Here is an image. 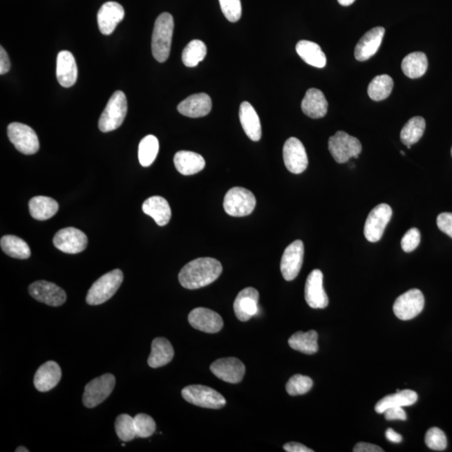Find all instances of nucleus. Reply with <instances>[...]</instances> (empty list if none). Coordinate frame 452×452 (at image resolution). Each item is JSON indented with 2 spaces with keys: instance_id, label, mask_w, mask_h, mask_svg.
<instances>
[{
  "instance_id": "nucleus-1",
  "label": "nucleus",
  "mask_w": 452,
  "mask_h": 452,
  "mask_svg": "<svg viewBox=\"0 0 452 452\" xmlns=\"http://www.w3.org/2000/svg\"><path fill=\"white\" fill-rule=\"evenodd\" d=\"M219 261L209 257L190 261L182 268L178 280L182 287L189 290L206 287L219 279L222 272Z\"/></svg>"
},
{
  "instance_id": "nucleus-2",
  "label": "nucleus",
  "mask_w": 452,
  "mask_h": 452,
  "mask_svg": "<svg viewBox=\"0 0 452 452\" xmlns=\"http://www.w3.org/2000/svg\"><path fill=\"white\" fill-rule=\"evenodd\" d=\"M174 22L171 15L162 13L154 23L152 53L158 62L167 61L171 50Z\"/></svg>"
},
{
  "instance_id": "nucleus-3",
  "label": "nucleus",
  "mask_w": 452,
  "mask_h": 452,
  "mask_svg": "<svg viewBox=\"0 0 452 452\" xmlns=\"http://www.w3.org/2000/svg\"><path fill=\"white\" fill-rule=\"evenodd\" d=\"M124 281V273L116 269L95 281L86 295V303L92 306L106 303L113 297Z\"/></svg>"
},
{
  "instance_id": "nucleus-4",
  "label": "nucleus",
  "mask_w": 452,
  "mask_h": 452,
  "mask_svg": "<svg viewBox=\"0 0 452 452\" xmlns=\"http://www.w3.org/2000/svg\"><path fill=\"white\" fill-rule=\"evenodd\" d=\"M128 113V102L122 91H117L110 97L106 109L103 111L98 126L102 133H109L116 130L124 122Z\"/></svg>"
},
{
  "instance_id": "nucleus-5",
  "label": "nucleus",
  "mask_w": 452,
  "mask_h": 452,
  "mask_svg": "<svg viewBox=\"0 0 452 452\" xmlns=\"http://www.w3.org/2000/svg\"><path fill=\"white\" fill-rule=\"evenodd\" d=\"M256 205V197L252 192L245 188L234 187L226 193L223 205L229 216L244 217L251 215Z\"/></svg>"
},
{
  "instance_id": "nucleus-6",
  "label": "nucleus",
  "mask_w": 452,
  "mask_h": 452,
  "mask_svg": "<svg viewBox=\"0 0 452 452\" xmlns=\"http://www.w3.org/2000/svg\"><path fill=\"white\" fill-rule=\"evenodd\" d=\"M328 149L337 162L344 164L351 158H359L362 152V144L358 138L350 136L343 131H339L335 136L329 138Z\"/></svg>"
},
{
  "instance_id": "nucleus-7",
  "label": "nucleus",
  "mask_w": 452,
  "mask_h": 452,
  "mask_svg": "<svg viewBox=\"0 0 452 452\" xmlns=\"http://www.w3.org/2000/svg\"><path fill=\"white\" fill-rule=\"evenodd\" d=\"M182 396L186 402L208 409H221L226 404L224 396L219 392L200 384L184 388L182 390Z\"/></svg>"
},
{
  "instance_id": "nucleus-8",
  "label": "nucleus",
  "mask_w": 452,
  "mask_h": 452,
  "mask_svg": "<svg viewBox=\"0 0 452 452\" xmlns=\"http://www.w3.org/2000/svg\"><path fill=\"white\" fill-rule=\"evenodd\" d=\"M8 137L15 149L26 156L37 153L39 142L37 133L26 124L13 122L8 126Z\"/></svg>"
},
{
  "instance_id": "nucleus-9",
  "label": "nucleus",
  "mask_w": 452,
  "mask_h": 452,
  "mask_svg": "<svg viewBox=\"0 0 452 452\" xmlns=\"http://www.w3.org/2000/svg\"><path fill=\"white\" fill-rule=\"evenodd\" d=\"M116 379L111 374L103 375L86 384L83 394V404L87 408L100 404L112 393Z\"/></svg>"
},
{
  "instance_id": "nucleus-10",
  "label": "nucleus",
  "mask_w": 452,
  "mask_h": 452,
  "mask_svg": "<svg viewBox=\"0 0 452 452\" xmlns=\"http://www.w3.org/2000/svg\"><path fill=\"white\" fill-rule=\"evenodd\" d=\"M425 297L419 289H411L395 300L393 310L395 315L400 320H411L423 311Z\"/></svg>"
},
{
  "instance_id": "nucleus-11",
  "label": "nucleus",
  "mask_w": 452,
  "mask_h": 452,
  "mask_svg": "<svg viewBox=\"0 0 452 452\" xmlns=\"http://www.w3.org/2000/svg\"><path fill=\"white\" fill-rule=\"evenodd\" d=\"M392 209L390 205L380 204L371 210L364 225V236L370 243H377L384 235L388 222L392 217Z\"/></svg>"
},
{
  "instance_id": "nucleus-12",
  "label": "nucleus",
  "mask_w": 452,
  "mask_h": 452,
  "mask_svg": "<svg viewBox=\"0 0 452 452\" xmlns=\"http://www.w3.org/2000/svg\"><path fill=\"white\" fill-rule=\"evenodd\" d=\"M283 160L285 168L291 173H303L308 168V158L303 142L296 138H288L283 147Z\"/></svg>"
},
{
  "instance_id": "nucleus-13",
  "label": "nucleus",
  "mask_w": 452,
  "mask_h": 452,
  "mask_svg": "<svg viewBox=\"0 0 452 452\" xmlns=\"http://www.w3.org/2000/svg\"><path fill=\"white\" fill-rule=\"evenodd\" d=\"M304 257V245L300 240L285 248L281 261V272L285 281H292L299 274Z\"/></svg>"
},
{
  "instance_id": "nucleus-14",
  "label": "nucleus",
  "mask_w": 452,
  "mask_h": 452,
  "mask_svg": "<svg viewBox=\"0 0 452 452\" xmlns=\"http://www.w3.org/2000/svg\"><path fill=\"white\" fill-rule=\"evenodd\" d=\"M53 243L55 247L62 252L77 254L84 251L88 241L86 234L80 229L67 227L55 234Z\"/></svg>"
},
{
  "instance_id": "nucleus-15",
  "label": "nucleus",
  "mask_w": 452,
  "mask_h": 452,
  "mask_svg": "<svg viewBox=\"0 0 452 452\" xmlns=\"http://www.w3.org/2000/svg\"><path fill=\"white\" fill-rule=\"evenodd\" d=\"M29 292L30 296L39 303L51 307L62 306L66 300V292L62 288L46 281H38L31 284Z\"/></svg>"
},
{
  "instance_id": "nucleus-16",
  "label": "nucleus",
  "mask_w": 452,
  "mask_h": 452,
  "mask_svg": "<svg viewBox=\"0 0 452 452\" xmlns=\"http://www.w3.org/2000/svg\"><path fill=\"white\" fill-rule=\"evenodd\" d=\"M323 283V272L319 269L313 270L305 285V299L309 307L315 309L328 307V297L324 291Z\"/></svg>"
},
{
  "instance_id": "nucleus-17",
  "label": "nucleus",
  "mask_w": 452,
  "mask_h": 452,
  "mask_svg": "<svg viewBox=\"0 0 452 452\" xmlns=\"http://www.w3.org/2000/svg\"><path fill=\"white\" fill-rule=\"evenodd\" d=\"M259 292L253 288H247L238 293L234 311L236 318L241 322H247L259 312Z\"/></svg>"
},
{
  "instance_id": "nucleus-18",
  "label": "nucleus",
  "mask_w": 452,
  "mask_h": 452,
  "mask_svg": "<svg viewBox=\"0 0 452 452\" xmlns=\"http://www.w3.org/2000/svg\"><path fill=\"white\" fill-rule=\"evenodd\" d=\"M188 319L189 324L194 328L207 334H216L224 326L220 315L208 308H194L190 312Z\"/></svg>"
},
{
  "instance_id": "nucleus-19",
  "label": "nucleus",
  "mask_w": 452,
  "mask_h": 452,
  "mask_svg": "<svg viewBox=\"0 0 452 452\" xmlns=\"http://www.w3.org/2000/svg\"><path fill=\"white\" fill-rule=\"evenodd\" d=\"M210 370L225 382L238 384L244 378L245 367L236 358H225L215 361L210 366Z\"/></svg>"
},
{
  "instance_id": "nucleus-20",
  "label": "nucleus",
  "mask_w": 452,
  "mask_h": 452,
  "mask_svg": "<svg viewBox=\"0 0 452 452\" xmlns=\"http://www.w3.org/2000/svg\"><path fill=\"white\" fill-rule=\"evenodd\" d=\"M125 11L124 7L117 2H106L103 5L97 13V23L99 30L104 35L113 34L115 29L124 19Z\"/></svg>"
},
{
  "instance_id": "nucleus-21",
  "label": "nucleus",
  "mask_w": 452,
  "mask_h": 452,
  "mask_svg": "<svg viewBox=\"0 0 452 452\" xmlns=\"http://www.w3.org/2000/svg\"><path fill=\"white\" fill-rule=\"evenodd\" d=\"M384 33V28L379 26L364 34L355 47V58L359 62H366L375 55L382 46Z\"/></svg>"
},
{
  "instance_id": "nucleus-22",
  "label": "nucleus",
  "mask_w": 452,
  "mask_h": 452,
  "mask_svg": "<svg viewBox=\"0 0 452 452\" xmlns=\"http://www.w3.org/2000/svg\"><path fill=\"white\" fill-rule=\"evenodd\" d=\"M211 109V98L206 93L194 94L178 106V113L192 118L205 117L210 113Z\"/></svg>"
},
{
  "instance_id": "nucleus-23",
  "label": "nucleus",
  "mask_w": 452,
  "mask_h": 452,
  "mask_svg": "<svg viewBox=\"0 0 452 452\" xmlns=\"http://www.w3.org/2000/svg\"><path fill=\"white\" fill-rule=\"evenodd\" d=\"M78 70L77 62L73 53L62 50L57 55V77L61 86H73L77 80Z\"/></svg>"
},
{
  "instance_id": "nucleus-24",
  "label": "nucleus",
  "mask_w": 452,
  "mask_h": 452,
  "mask_svg": "<svg viewBox=\"0 0 452 452\" xmlns=\"http://www.w3.org/2000/svg\"><path fill=\"white\" fill-rule=\"evenodd\" d=\"M62 379V370L57 363L48 361L38 368L34 378L35 387L39 392L53 390Z\"/></svg>"
},
{
  "instance_id": "nucleus-25",
  "label": "nucleus",
  "mask_w": 452,
  "mask_h": 452,
  "mask_svg": "<svg viewBox=\"0 0 452 452\" xmlns=\"http://www.w3.org/2000/svg\"><path fill=\"white\" fill-rule=\"evenodd\" d=\"M301 106L303 113L308 117L318 119L327 114L328 104L326 97L320 90L311 88L305 94Z\"/></svg>"
},
{
  "instance_id": "nucleus-26",
  "label": "nucleus",
  "mask_w": 452,
  "mask_h": 452,
  "mask_svg": "<svg viewBox=\"0 0 452 452\" xmlns=\"http://www.w3.org/2000/svg\"><path fill=\"white\" fill-rule=\"evenodd\" d=\"M178 173L189 176L198 173L205 167V160L200 154L190 151H180L173 158Z\"/></svg>"
},
{
  "instance_id": "nucleus-27",
  "label": "nucleus",
  "mask_w": 452,
  "mask_h": 452,
  "mask_svg": "<svg viewBox=\"0 0 452 452\" xmlns=\"http://www.w3.org/2000/svg\"><path fill=\"white\" fill-rule=\"evenodd\" d=\"M142 211L152 217L160 226L167 225L172 216L169 202L160 196L150 197L145 200L142 204Z\"/></svg>"
},
{
  "instance_id": "nucleus-28",
  "label": "nucleus",
  "mask_w": 452,
  "mask_h": 452,
  "mask_svg": "<svg viewBox=\"0 0 452 452\" xmlns=\"http://www.w3.org/2000/svg\"><path fill=\"white\" fill-rule=\"evenodd\" d=\"M239 115L241 126L249 140L259 141L261 138L260 118L251 103L248 102L241 103Z\"/></svg>"
},
{
  "instance_id": "nucleus-29",
  "label": "nucleus",
  "mask_w": 452,
  "mask_h": 452,
  "mask_svg": "<svg viewBox=\"0 0 452 452\" xmlns=\"http://www.w3.org/2000/svg\"><path fill=\"white\" fill-rule=\"evenodd\" d=\"M174 355L172 344L168 339L157 338L153 341L152 351L148 364L151 368L162 367L171 362Z\"/></svg>"
},
{
  "instance_id": "nucleus-30",
  "label": "nucleus",
  "mask_w": 452,
  "mask_h": 452,
  "mask_svg": "<svg viewBox=\"0 0 452 452\" xmlns=\"http://www.w3.org/2000/svg\"><path fill=\"white\" fill-rule=\"evenodd\" d=\"M296 50L307 64L317 67V68H323L326 66V55L318 44L309 41H301L296 44Z\"/></svg>"
},
{
  "instance_id": "nucleus-31",
  "label": "nucleus",
  "mask_w": 452,
  "mask_h": 452,
  "mask_svg": "<svg viewBox=\"0 0 452 452\" xmlns=\"http://www.w3.org/2000/svg\"><path fill=\"white\" fill-rule=\"evenodd\" d=\"M418 399L416 392L410 390L397 391V393L386 396L376 404L375 411L383 414L384 411L392 407L411 406Z\"/></svg>"
},
{
  "instance_id": "nucleus-32",
  "label": "nucleus",
  "mask_w": 452,
  "mask_h": 452,
  "mask_svg": "<svg viewBox=\"0 0 452 452\" xmlns=\"http://www.w3.org/2000/svg\"><path fill=\"white\" fill-rule=\"evenodd\" d=\"M29 208L30 215L34 219L46 220L57 213L59 205L53 198L37 196L30 200Z\"/></svg>"
},
{
  "instance_id": "nucleus-33",
  "label": "nucleus",
  "mask_w": 452,
  "mask_h": 452,
  "mask_svg": "<svg viewBox=\"0 0 452 452\" xmlns=\"http://www.w3.org/2000/svg\"><path fill=\"white\" fill-rule=\"evenodd\" d=\"M318 339V332L314 330L297 332L289 339L288 343L292 350L311 355L319 351Z\"/></svg>"
},
{
  "instance_id": "nucleus-34",
  "label": "nucleus",
  "mask_w": 452,
  "mask_h": 452,
  "mask_svg": "<svg viewBox=\"0 0 452 452\" xmlns=\"http://www.w3.org/2000/svg\"><path fill=\"white\" fill-rule=\"evenodd\" d=\"M402 68L404 75L411 79L423 77L428 68V59L425 53H413L404 58Z\"/></svg>"
},
{
  "instance_id": "nucleus-35",
  "label": "nucleus",
  "mask_w": 452,
  "mask_h": 452,
  "mask_svg": "<svg viewBox=\"0 0 452 452\" xmlns=\"http://www.w3.org/2000/svg\"><path fill=\"white\" fill-rule=\"evenodd\" d=\"M1 249L6 255L17 259H28L31 255L29 245L15 236H5L0 241Z\"/></svg>"
},
{
  "instance_id": "nucleus-36",
  "label": "nucleus",
  "mask_w": 452,
  "mask_h": 452,
  "mask_svg": "<svg viewBox=\"0 0 452 452\" xmlns=\"http://www.w3.org/2000/svg\"><path fill=\"white\" fill-rule=\"evenodd\" d=\"M394 87V81L390 75H377L368 87V96L372 100L379 102L390 97Z\"/></svg>"
},
{
  "instance_id": "nucleus-37",
  "label": "nucleus",
  "mask_w": 452,
  "mask_h": 452,
  "mask_svg": "<svg viewBox=\"0 0 452 452\" xmlns=\"http://www.w3.org/2000/svg\"><path fill=\"white\" fill-rule=\"evenodd\" d=\"M425 129V119L422 117H412L400 132V140L404 145H413L422 138Z\"/></svg>"
},
{
  "instance_id": "nucleus-38",
  "label": "nucleus",
  "mask_w": 452,
  "mask_h": 452,
  "mask_svg": "<svg viewBox=\"0 0 452 452\" xmlns=\"http://www.w3.org/2000/svg\"><path fill=\"white\" fill-rule=\"evenodd\" d=\"M158 150H160V142L158 138L153 135H148L142 138L138 147V160L140 164L144 167H149L156 160Z\"/></svg>"
},
{
  "instance_id": "nucleus-39",
  "label": "nucleus",
  "mask_w": 452,
  "mask_h": 452,
  "mask_svg": "<svg viewBox=\"0 0 452 452\" xmlns=\"http://www.w3.org/2000/svg\"><path fill=\"white\" fill-rule=\"evenodd\" d=\"M206 54H207V47L205 44L200 39H194L184 49L182 61L186 66L194 67L203 61Z\"/></svg>"
},
{
  "instance_id": "nucleus-40",
  "label": "nucleus",
  "mask_w": 452,
  "mask_h": 452,
  "mask_svg": "<svg viewBox=\"0 0 452 452\" xmlns=\"http://www.w3.org/2000/svg\"><path fill=\"white\" fill-rule=\"evenodd\" d=\"M115 430L121 441L131 442L137 436L134 418L126 414L117 416L115 422Z\"/></svg>"
},
{
  "instance_id": "nucleus-41",
  "label": "nucleus",
  "mask_w": 452,
  "mask_h": 452,
  "mask_svg": "<svg viewBox=\"0 0 452 452\" xmlns=\"http://www.w3.org/2000/svg\"><path fill=\"white\" fill-rule=\"evenodd\" d=\"M312 386L313 382L310 377L295 375L288 380L285 390L292 396L301 395L310 391Z\"/></svg>"
},
{
  "instance_id": "nucleus-42",
  "label": "nucleus",
  "mask_w": 452,
  "mask_h": 452,
  "mask_svg": "<svg viewBox=\"0 0 452 452\" xmlns=\"http://www.w3.org/2000/svg\"><path fill=\"white\" fill-rule=\"evenodd\" d=\"M135 429L138 437L147 438L152 435L156 430V423L150 415L138 414L135 416Z\"/></svg>"
},
{
  "instance_id": "nucleus-43",
  "label": "nucleus",
  "mask_w": 452,
  "mask_h": 452,
  "mask_svg": "<svg viewBox=\"0 0 452 452\" xmlns=\"http://www.w3.org/2000/svg\"><path fill=\"white\" fill-rule=\"evenodd\" d=\"M428 447L434 451H444L447 446V439L445 433L437 427H432L428 430L425 438Z\"/></svg>"
},
{
  "instance_id": "nucleus-44",
  "label": "nucleus",
  "mask_w": 452,
  "mask_h": 452,
  "mask_svg": "<svg viewBox=\"0 0 452 452\" xmlns=\"http://www.w3.org/2000/svg\"><path fill=\"white\" fill-rule=\"evenodd\" d=\"M222 12L229 22L240 21L243 8L241 0H219Z\"/></svg>"
},
{
  "instance_id": "nucleus-45",
  "label": "nucleus",
  "mask_w": 452,
  "mask_h": 452,
  "mask_svg": "<svg viewBox=\"0 0 452 452\" xmlns=\"http://www.w3.org/2000/svg\"><path fill=\"white\" fill-rule=\"evenodd\" d=\"M420 243V232L418 229L411 228L402 238V247L404 252L415 251Z\"/></svg>"
},
{
  "instance_id": "nucleus-46",
  "label": "nucleus",
  "mask_w": 452,
  "mask_h": 452,
  "mask_svg": "<svg viewBox=\"0 0 452 452\" xmlns=\"http://www.w3.org/2000/svg\"><path fill=\"white\" fill-rule=\"evenodd\" d=\"M436 224L443 233L452 238V213L440 214Z\"/></svg>"
},
{
  "instance_id": "nucleus-47",
  "label": "nucleus",
  "mask_w": 452,
  "mask_h": 452,
  "mask_svg": "<svg viewBox=\"0 0 452 452\" xmlns=\"http://www.w3.org/2000/svg\"><path fill=\"white\" fill-rule=\"evenodd\" d=\"M384 417L387 420H406L407 415L402 407H392L384 412Z\"/></svg>"
},
{
  "instance_id": "nucleus-48",
  "label": "nucleus",
  "mask_w": 452,
  "mask_h": 452,
  "mask_svg": "<svg viewBox=\"0 0 452 452\" xmlns=\"http://www.w3.org/2000/svg\"><path fill=\"white\" fill-rule=\"evenodd\" d=\"M10 69V61L9 55H8L6 50L0 47V74L5 75L9 73Z\"/></svg>"
},
{
  "instance_id": "nucleus-49",
  "label": "nucleus",
  "mask_w": 452,
  "mask_h": 452,
  "mask_svg": "<svg viewBox=\"0 0 452 452\" xmlns=\"http://www.w3.org/2000/svg\"><path fill=\"white\" fill-rule=\"evenodd\" d=\"M355 452H383L382 447L370 443L359 442L354 448Z\"/></svg>"
},
{
  "instance_id": "nucleus-50",
  "label": "nucleus",
  "mask_w": 452,
  "mask_h": 452,
  "mask_svg": "<svg viewBox=\"0 0 452 452\" xmlns=\"http://www.w3.org/2000/svg\"><path fill=\"white\" fill-rule=\"evenodd\" d=\"M284 450L288 452H313V450L309 449L303 444L297 442H289L283 446Z\"/></svg>"
},
{
  "instance_id": "nucleus-51",
  "label": "nucleus",
  "mask_w": 452,
  "mask_h": 452,
  "mask_svg": "<svg viewBox=\"0 0 452 452\" xmlns=\"http://www.w3.org/2000/svg\"><path fill=\"white\" fill-rule=\"evenodd\" d=\"M386 436L388 441L393 443H400L402 442V436L395 431L391 428H388L386 432Z\"/></svg>"
},
{
  "instance_id": "nucleus-52",
  "label": "nucleus",
  "mask_w": 452,
  "mask_h": 452,
  "mask_svg": "<svg viewBox=\"0 0 452 452\" xmlns=\"http://www.w3.org/2000/svg\"><path fill=\"white\" fill-rule=\"evenodd\" d=\"M338 1L341 6H350L355 3V0H338Z\"/></svg>"
},
{
  "instance_id": "nucleus-53",
  "label": "nucleus",
  "mask_w": 452,
  "mask_h": 452,
  "mask_svg": "<svg viewBox=\"0 0 452 452\" xmlns=\"http://www.w3.org/2000/svg\"><path fill=\"white\" fill-rule=\"evenodd\" d=\"M17 452H29L30 451L26 449V447L23 446H19L17 450H15Z\"/></svg>"
},
{
  "instance_id": "nucleus-54",
  "label": "nucleus",
  "mask_w": 452,
  "mask_h": 452,
  "mask_svg": "<svg viewBox=\"0 0 452 452\" xmlns=\"http://www.w3.org/2000/svg\"><path fill=\"white\" fill-rule=\"evenodd\" d=\"M400 153H402L403 156H406V153H404V152H403V151H402V152H400Z\"/></svg>"
},
{
  "instance_id": "nucleus-55",
  "label": "nucleus",
  "mask_w": 452,
  "mask_h": 452,
  "mask_svg": "<svg viewBox=\"0 0 452 452\" xmlns=\"http://www.w3.org/2000/svg\"><path fill=\"white\" fill-rule=\"evenodd\" d=\"M122 446H125V443H122Z\"/></svg>"
},
{
  "instance_id": "nucleus-56",
  "label": "nucleus",
  "mask_w": 452,
  "mask_h": 452,
  "mask_svg": "<svg viewBox=\"0 0 452 452\" xmlns=\"http://www.w3.org/2000/svg\"><path fill=\"white\" fill-rule=\"evenodd\" d=\"M451 156H452V148H451Z\"/></svg>"
}]
</instances>
